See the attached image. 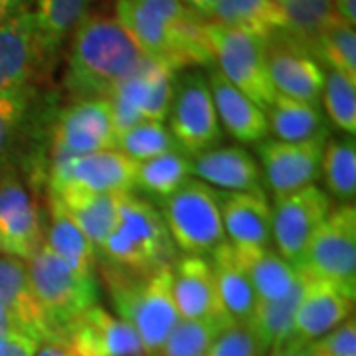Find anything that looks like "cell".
I'll use <instances>...</instances> for the list:
<instances>
[{"instance_id": "cell-6", "label": "cell", "mask_w": 356, "mask_h": 356, "mask_svg": "<svg viewBox=\"0 0 356 356\" xmlns=\"http://www.w3.org/2000/svg\"><path fill=\"white\" fill-rule=\"evenodd\" d=\"M26 267L44 315L56 332V343H60L65 327L97 305L95 275H86L65 266L46 243H42L38 252L26 261Z\"/></svg>"}, {"instance_id": "cell-15", "label": "cell", "mask_w": 356, "mask_h": 356, "mask_svg": "<svg viewBox=\"0 0 356 356\" xmlns=\"http://www.w3.org/2000/svg\"><path fill=\"white\" fill-rule=\"evenodd\" d=\"M111 103L107 99L74 102L60 111L51 129L50 154H83L102 153L117 149Z\"/></svg>"}, {"instance_id": "cell-5", "label": "cell", "mask_w": 356, "mask_h": 356, "mask_svg": "<svg viewBox=\"0 0 356 356\" xmlns=\"http://www.w3.org/2000/svg\"><path fill=\"white\" fill-rule=\"evenodd\" d=\"M161 216L178 250L186 255L212 254L226 242L222 222V192L198 178L161 202Z\"/></svg>"}, {"instance_id": "cell-25", "label": "cell", "mask_w": 356, "mask_h": 356, "mask_svg": "<svg viewBox=\"0 0 356 356\" xmlns=\"http://www.w3.org/2000/svg\"><path fill=\"white\" fill-rule=\"evenodd\" d=\"M48 196L64 208L65 214L76 222L77 228L99 252L117 224L119 202L123 194H95L76 186H62L48 191Z\"/></svg>"}, {"instance_id": "cell-18", "label": "cell", "mask_w": 356, "mask_h": 356, "mask_svg": "<svg viewBox=\"0 0 356 356\" xmlns=\"http://www.w3.org/2000/svg\"><path fill=\"white\" fill-rule=\"evenodd\" d=\"M266 60L277 95L318 105L325 88V70L309 51L280 32L266 42Z\"/></svg>"}, {"instance_id": "cell-28", "label": "cell", "mask_w": 356, "mask_h": 356, "mask_svg": "<svg viewBox=\"0 0 356 356\" xmlns=\"http://www.w3.org/2000/svg\"><path fill=\"white\" fill-rule=\"evenodd\" d=\"M267 127L283 143H307V140H327L331 127L318 105L289 99L275 95L266 109Z\"/></svg>"}, {"instance_id": "cell-33", "label": "cell", "mask_w": 356, "mask_h": 356, "mask_svg": "<svg viewBox=\"0 0 356 356\" xmlns=\"http://www.w3.org/2000/svg\"><path fill=\"white\" fill-rule=\"evenodd\" d=\"M285 28L283 34L311 54L318 36L337 20L334 0H277Z\"/></svg>"}, {"instance_id": "cell-14", "label": "cell", "mask_w": 356, "mask_h": 356, "mask_svg": "<svg viewBox=\"0 0 356 356\" xmlns=\"http://www.w3.org/2000/svg\"><path fill=\"white\" fill-rule=\"evenodd\" d=\"M331 196L317 184L275 198L271 208V242L277 254L297 267L318 226L331 214Z\"/></svg>"}, {"instance_id": "cell-26", "label": "cell", "mask_w": 356, "mask_h": 356, "mask_svg": "<svg viewBox=\"0 0 356 356\" xmlns=\"http://www.w3.org/2000/svg\"><path fill=\"white\" fill-rule=\"evenodd\" d=\"M210 266L214 271L216 289L224 311L234 323H248L252 318L257 299L240 255L228 242H224L212 252Z\"/></svg>"}, {"instance_id": "cell-41", "label": "cell", "mask_w": 356, "mask_h": 356, "mask_svg": "<svg viewBox=\"0 0 356 356\" xmlns=\"http://www.w3.org/2000/svg\"><path fill=\"white\" fill-rule=\"evenodd\" d=\"M204 356H266L248 323H232Z\"/></svg>"}, {"instance_id": "cell-38", "label": "cell", "mask_w": 356, "mask_h": 356, "mask_svg": "<svg viewBox=\"0 0 356 356\" xmlns=\"http://www.w3.org/2000/svg\"><path fill=\"white\" fill-rule=\"evenodd\" d=\"M177 143L165 123L143 121L125 129L117 137V151L129 156L135 163H143L154 156L177 151Z\"/></svg>"}, {"instance_id": "cell-36", "label": "cell", "mask_w": 356, "mask_h": 356, "mask_svg": "<svg viewBox=\"0 0 356 356\" xmlns=\"http://www.w3.org/2000/svg\"><path fill=\"white\" fill-rule=\"evenodd\" d=\"M229 318H180L156 356H204Z\"/></svg>"}, {"instance_id": "cell-39", "label": "cell", "mask_w": 356, "mask_h": 356, "mask_svg": "<svg viewBox=\"0 0 356 356\" xmlns=\"http://www.w3.org/2000/svg\"><path fill=\"white\" fill-rule=\"evenodd\" d=\"M38 102V86L0 95V166L6 163Z\"/></svg>"}, {"instance_id": "cell-19", "label": "cell", "mask_w": 356, "mask_h": 356, "mask_svg": "<svg viewBox=\"0 0 356 356\" xmlns=\"http://www.w3.org/2000/svg\"><path fill=\"white\" fill-rule=\"evenodd\" d=\"M301 271V269H299ZM305 275V273H303ZM355 295L334 283L305 275V291L297 307L291 337L287 343L311 344L353 317Z\"/></svg>"}, {"instance_id": "cell-16", "label": "cell", "mask_w": 356, "mask_h": 356, "mask_svg": "<svg viewBox=\"0 0 356 356\" xmlns=\"http://www.w3.org/2000/svg\"><path fill=\"white\" fill-rule=\"evenodd\" d=\"M327 140L307 143H283L277 139H264L255 145L259 170L266 178L267 188L273 198L287 196L315 184L321 175V159Z\"/></svg>"}, {"instance_id": "cell-8", "label": "cell", "mask_w": 356, "mask_h": 356, "mask_svg": "<svg viewBox=\"0 0 356 356\" xmlns=\"http://www.w3.org/2000/svg\"><path fill=\"white\" fill-rule=\"evenodd\" d=\"M38 188L13 163L0 166V255L28 261L44 243Z\"/></svg>"}, {"instance_id": "cell-24", "label": "cell", "mask_w": 356, "mask_h": 356, "mask_svg": "<svg viewBox=\"0 0 356 356\" xmlns=\"http://www.w3.org/2000/svg\"><path fill=\"white\" fill-rule=\"evenodd\" d=\"M208 86L216 107L220 127L240 143H259L267 137L266 111L257 107L240 89H236L220 74L216 65L208 70Z\"/></svg>"}, {"instance_id": "cell-37", "label": "cell", "mask_w": 356, "mask_h": 356, "mask_svg": "<svg viewBox=\"0 0 356 356\" xmlns=\"http://www.w3.org/2000/svg\"><path fill=\"white\" fill-rule=\"evenodd\" d=\"M311 56L321 65H327L329 72H339L356 81V32L355 26L332 22L315 42Z\"/></svg>"}, {"instance_id": "cell-11", "label": "cell", "mask_w": 356, "mask_h": 356, "mask_svg": "<svg viewBox=\"0 0 356 356\" xmlns=\"http://www.w3.org/2000/svg\"><path fill=\"white\" fill-rule=\"evenodd\" d=\"M175 76L170 67L143 56L107 97L117 133L143 121L165 123L172 102Z\"/></svg>"}, {"instance_id": "cell-22", "label": "cell", "mask_w": 356, "mask_h": 356, "mask_svg": "<svg viewBox=\"0 0 356 356\" xmlns=\"http://www.w3.org/2000/svg\"><path fill=\"white\" fill-rule=\"evenodd\" d=\"M192 175L216 191L266 194L259 165L243 147H214L192 159Z\"/></svg>"}, {"instance_id": "cell-7", "label": "cell", "mask_w": 356, "mask_h": 356, "mask_svg": "<svg viewBox=\"0 0 356 356\" xmlns=\"http://www.w3.org/2000/svg\"><path fill=\"white\" fill-rule=\"evenodd\" d=\"M168 131L177 147L191 159L222 140V127L202 70H184L175 76Z\"/></svg>"}, {"instance_id": "cell-10", "label": "cell", "mask_w": 356, "mask_h": 356, "mask_svg": "<svg viewBox=\"0 0 356 356\" xmlns=\"http://www.w3.org/2000/svg\"><path fill=\"white\" fill-rule=\"evenodd\" d=\"M208 38L220 74L266 111L277 95L267 74L266 42L212 20H208Z\"/></svg>"}, {"instance_id": "cell-1", "label": "cell", "mask_w": 356, "mask_h": 356, "mask_svg": "<svg viewBox=\"0 0 356 356\" xmlns=\"http://www.w3.org/2000/svg\"><path fill=\"white\" fill-rule=\"evenodd\" d=\"M113 16L145 56L175 74L216 65L208 18L184 0H117Z\"/></svg>"}, {"instance_id": "cell-4", "label": "cell", "mask_w": 356, "mask_h": 356, "mask_svg": "<svg viewBox=\"0 0 356 356\" xmlns=\"http://www.w3.org/2000/svg\"><path fill=\"white\" fill-rule=\"evenodd\" d=\"M103 280L111 293L117 317L135 329L145 355H159L180 321L172 293V267L151 275H135L105 264Z\"/></svg>"}, {"instance_id": "cell-34", "label": "cell", "mask_w": 356, "mask_h": 356, "mask_svg": "<svg viewBox=\"0 0 356 356\" xmlns=\"http://www.w3.org/2000/svg\"><path fill=\"white\" fill-rule=\"evenodd\" d=\"M321 172L327 194L348 204L356 194V143L355 137H329L323 149Z\"/></svg>"}, {"instance_id": "cell-31", "label": "cell", "mask_w": 356, "mask_h": 356, "mask_svg": "<svg viewBox=\"0 0 356 356\" xmlns=\"http://www.w3.org/2000/svg\"><path fill=\"white\" fill-rule=\"evenodd\" d=\"M248 277L252 281L257 301H275L285 297L301 280V271L281 257L275 250L267 248L259 252H238Z\"/></svg>"}, {"instance_id": "cell-43", "label": "cell", "mask_w": 356, "mask_h": 356, "mask_svg": "<svg viewBox=\"0 0 356 356\" xmlns=\"http://www.w3.org/2000/svg\"><path fill=\"white\" fill-rule=\"evenodd\" d=\"M36 0H0V24L10 20L18 14L32 10Z\"/></svg>"}, {"instance_id": "cell-3", "label": "cell", "mask_w": 356, "mask_h": 356, "mask_svg": "<svg viewBox=\"0 0 356 356\" xmlns=\"http://www.w3.org/2000/svg\"><path fill=\"white\" fill-rule=\"evenodd\" d=\"M99 254L107 266L135 275H151L175 266L177 245L156 204L135 192H125L119 202L117 224Z\"/></svg>"}, {"instance_id": "cell-20", "label": "cell", "mask_w": 356, "mask_h": 356, "mask_svg": "<svg viewBox=\"0 0 356 356\" xmlns=\"http://www.w3.org/2000/svg\"><path fill=\"white\" fill-rule=\"evenodd\" d=\"M0 307L38 344L56 343V332L34 293L24 259L0 255Z\"/></svg>"}, {"instance_id": "cell-44", "label": "cell", "mask_w": 356, "mask_h": 356, "mask_svg": "<svg viewBox=\"0 0 356 356\" xmlns=\"http://www.w3.org/2000/svg\"><path fill=\"white\" fill-rule=\"evenodd\" d=\"M267 356H317L315 355V350L311 348V344H291V343H285L277 346V348H273V350H269V355Z\"/></svg>"}, {"instance_id": "cell-21", "label": "cell", "mask_w": 356, "mask_h": 356, "mask_svg": "<svg viewBox=\"0 0 356 356\" xmlns=\"http://www.w3.org/2000/svg\"><path fill=\"white\" fill-rule=\"evenodd\" d=\"M172 293L180 318H229L218 295L210 259L204 255L177 257Z\"/></svg>"}, {"instance_id": "cell-45", "label": "cell", "mask_w": 356, "mask_h": 356, "mask_svg": "<svg viewBox=\"0 0 356 356\" xmlns=\"http://www.w3.org/2000/svg\"><path fill=\"white\" fill-rule=\"evenodd\" d=\"M337 18L348 26L356 24V0H334Z\"/></svg>"}, {"instance_id": "cell-17", "label": "cell", "mask_w": 356, "mask_h": 356, "mask_svg": "<svg viewBox=\"0 0 356 356\" xmlns=\"http://www.w3.org/2000/svg\"><path fill=\"white\" fill-rule=\"evenodd\" d=\"M60 343L72 356H147L135 329L99 305L72 321Z\"/></svg>"}, {"instance_id": "cell-46", "label": "cell", "mask_w": 356, "mask_h": 356, "mask_svg": "<svg viewBox=\"0 0 356 356\" xmlns=\"http://www.w3.org/2000/svg\"><path fill=\"white\" fill-rule=\"evenodd\" d=\"M16 332H22L26 334L22 329H20V325L14 321V317L6 311V309H2L0 307V341H4V339H8V337H13ZM28 337V334H26Z\"/></svg>"}, {"instance_id": "cell-32", "label": "cell", "mask_w": 356, "mask_h": 356, "mask_svg": "<svg viewBox=\"0 0 356 356\" xmlns=\"http://www.w3.org/2000/svg\"><path fill=\"white\" fill-rule=\"evenodd\" d=\"M192 178V159L180 149L137 163L135 188L165 202Z\"/></svg>"}, {"instance_id": "cell-40", "label": "cell", "mask_w": 356, "mask_h": 356, "mask_svg": "<svg viewBox=\"0 0 356 356\" xmlns=\"http://www.w3.org/2000/svg\"><path fill=\"white\" fill-rule=\"evenodd\" d=\"M321 99L325 102L327 121H331L346 137L356 133V81L339 72L325 74V88Z\"/></svg>"}, {"instance_id": "cell-27", "label": "cell", "mask_w": 356, "mask_h": 356, "mask_svg": "<svg viewBox=\"0 0 356 356\" xmlns=\"http://www.w3.org/2000/svg\"><path fill=\"white\" fill-rule=\"evenodd\" d=\"M46 222H44V243L58 259L79 273L93 275L97 266V250L77 228L76 222L67 216L64 208L51 196L46 200Z\"/></svg>"}, {"instance_id": "cell-47", "label": "cell", "mask_w": 356, "mask_h": 356, "mask_svg": "<svg viewBox=\"0 0 356 356\" xmlns=\"http://www.w3.org/2000/svg\"><path fill=\"white\" fill-rule=\"evenodd\" d=\"M34 356H72L67 353V348H65L62 343H44L40 344L38 350H36V355Z\"/></svg>"}, {"instance_id": "cell-35", "label": "cell", "mask_w": 356, "mask_h": 356, "mask_svg": "<svg viewBox=\"0 0 356 356\" xmlns=\"http://www.w3.org/2000/svg\"><path fill=\"white\" fill-rule=\"evenodd\" d=\"M95 0H36V18L42 36L56 56L70 40L79 20L91 10Z\"/></svg>"}, {"instance_id": "cell-2", "label": "cell", "mask_w": 356, "mask_h": 356, "mask_svg": "<svg viewBox=\"0 0 356 356\" xmlns=\"http://www.w3.org/2000/svg\"><path fill=\"white\" fill-rule=\"evenodd\" d=\"M143 56L115 16L89 10L70 36L64 89L74 102L107 99Z\"/></svg>"}, {"instance_id": "cell-42", "label": "cell", "mask_w": 356, "mask_h": 356, "mask_svg": "<svg viewBox=\"0 0 356 356\" xmlns=\"http://www.w3.org/2000/svg\"><path fill=\"white\" fill-rule=\"evenodd\" d=\"M311 348L317 356H356V321L346 318L343 325L311 343Z\"/></svg>"}, {"instance_id": "cell-30", "label": "cell", "mask_w": 356, "mask_h": 356, "mask_svg": "<svg viewBox=\"0 0 356 356\" xmlns=\"http://www.w3.org/2000/svg\"><path fill=\"white\" fill-rule=\"evenodd\" d=\"M305 291V275L301 271V280L285 297L275 301H257L252 318L248 321L250 329L254 331L257 343L264 353H269L289 341L293 331V321L297 307L303 299Z\"/></svg>"}, {"instance_id": "cell-9", "label": "cell", "mask_w": 356, "mask_h": 356, "mask_svg": "<svg viewBox=\"0 0 356 356\" xmlns=\"http://www.w3.org/2000/svg\"><path fill=\"white\" fill-rule=\"evenodd\" d=\"M297 269L356 297V210L341 204L318 226Z\"/></svg>"}, {"instance_id": "cell-13", "label": "cell", "mask_w": 356, "mask_h": 356, "mask_svg": "<svg viewBox=\"0 0 356 356\" xmlns=\"http://www.w3.org/2000/svg\"><path fill=\"white\" fill-rule=\"evenodd\" d=\"M137 163L113 151L72 156L50 154L46 191L76 186L95 194H125L135 191Z\"/></svg>"}, {"instance_id": "cell-29", "label": "cell", "mask_w": 356, "mask_h": 356, "mask_svg": "<svg viewBox=\"0 0 356 356\" xmlns=\"http://www.w3.org/2000/svg\"><path fill=\"white\" fill-rule=\"evenodd\" d=\"M208 20L245 32L264 42L285 28L277 0H218Z\"/></svg>"}, {"instance_id": "cell-23", "label": "cell", "mask_w": 356, "mask_h": 356, "mask_svg": "<svg viewBox=\"0 0 356 356\" xmlns=\"http://www.w3.org/2000/svg\"><path fill=\"white\" fill-rule=\"evenodd\" d=\"M222 222L234 250L259 252L271 248V206L266 194L222 192Z\"/></svg>"}, {"instance_id": "cell-48", "label": "cell", "mask_w": 356, "mask_h": 356, "mask_svg": "<svg viewBox=\"0 0 356 356\" xmlns=\"http://www.w3.org/2000/svg\"><path fill=\"white\" fill-rule=\"evenodd\" d=\"M192 10H196L198 14H202L204 18H208L210 13L214 10V6L218 4V0H184Z\"/></svg>"}, {"instance_id": "cell-12", "label": "cell", "mask_w": 356, "mask_h": 356, "mask_svg": "<svg viewBox=\"0 0 356 356\" xmlns=\"http://www.w3.org/2000/svg\"><path fill=\"white\" fill-rule=\"evenodd\" d=\"M56 58L40 32L34 10L0 24V95L38 86Z\"/></svg>"}]
</instances>
